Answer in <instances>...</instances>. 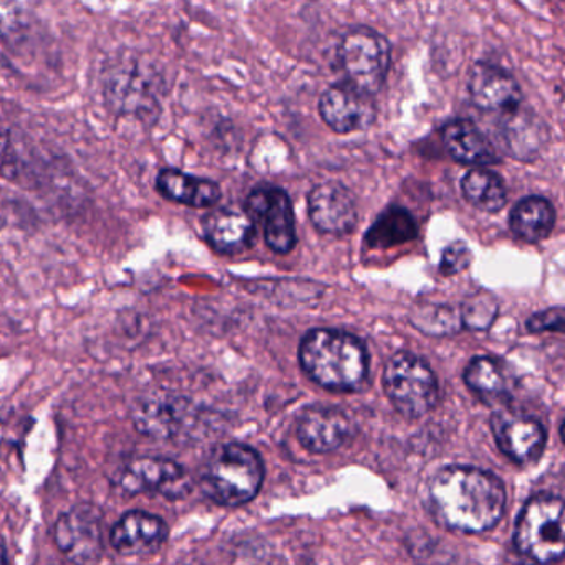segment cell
<instances>
[{
    "mask_svg": "<svg viewBox=\"0 0 565 565\" xmlns=\"http://www.w3.org/2000/svg\"><path fill=\"white\" fill-rule=\"evenodd\" d=\"M429 508L439 524L466 534L489 531L505 508L502 482L482 469L449 466L429 481Z\"/></svg>",
    "mask_w": 565,
    "mask_h": 565,
    "instance_id": "obj_1",
    "label": "cell"
},
{
    "mask_svg": "<svg viewBox=\"0 0 565 565\" xmlns=\"http://www.w3.org/2000/svg\"><path fill=\"white\" fill-rule=\"evenodd\" d=\"M303 372L332 392L359 390L369 375V353L356 337L340 330H310L299 349Z\"/></svg>",
    "mask_w": 565,
    "mask_h": 565,
    "instance_id": "obj_2",
    "label": "cell"
},
{
    "mask_svg": "<svg viewBox=\"0 0 565 565\" xmlns=\"http://www.w3.org/2000/svg\"><path fill=\"white\" fill-rule=\"evenodd\" d=\"M263 458L256 449L241 443L217 446L201 469L204 494L221 505L246 504L263 486Z\"/></svg>",
    "mask_w": 565,
    "mask_h": 565,
    "instance_id": "obj_3",
    "label": "cell"
},
{
    "mask_svg": "<svg viewBox=\"0 0 565 565\" xmlns=\"http://www.w3.org/2000/svg\"><path fill=\"white\" fill-rule=\"evenodd\" d=\"M337 65L343 84L375 97L388 77L392 47L373 29H350L337 45Z\"/></svg>",
    "mask_w": 565,
    "mask_h": 565,
    "instance_id": "obj_4",
    "label": "cell"
},
{
    "mask_svg": "<svg viewBox=\"0 0 565 565\" xmlns=\"http://www.w3.org/2000/svg\"><path fill=\"white\" fill-rule=\"evenodd\" d=\"M564 502L539 494L525 502L515 524L514 544L525 557L551 564L564 557Z\"/></svg>",
    "mask_w": 565,
    "mask_h": 565,
    "instance_id": "obj_5",
    "label": "cell"
},
{
    "mask_svg": "<svg viewBox=\"0 0 565 565\" xmlns=\"http://www.w3.org/2000/svg\"><path fill=\"white\" fill-rule=\"evenodd\" d=\"M383 386L396 412L406 418H422L438 399V382L428 363L409 352L396 353L383 373Z\"/></svg>",
    "mask_w": 565,
    "mask_h": 565,
    "instance_id": "obj_6",
    "label": "cell"
},
{
    "mask_svg": "<svg viewBox=\"0 0 565 565\" xmlns=\"http://www.w3.org/2000/svg\"><path fill=\"white\" fill-rule=\"evenodd\" d=\"M117 486L125 494H160L183 499L193 491V481L180 462L168 458H137L118 471Z\"/></svg>",
    "mask_w": 565,
    "mask_h": 565,
    "instance_id": "obj_7",
    "label": "cell"
},
{
    "mask_svg": "<svg viewBox=\"0 0 565 565\" xmlns=\"http://www.w3.org/2000/svg\"><path fill=\"white\" fill-rule=\"evenodd\" d=\"M55 545L68 561L95 564L104 555L102 515L90 504H78L61 515L54 525Z\"/></svg>",
    "mask_w": 565,
    "mask_h": 565,
    "instance_id": "obj_8",
    "label": "cell"
},
{
    "mask_svg": "<svg viewBox=\"0 0 565 565\" xmlns=\"http://www.w3.org/2000/svg\"><path fill=\"white\" fill-rule=\"evenodd\" d=\"M246 213L254 223L263 224L267 246L274 253L287 254L296 246V220L289 194L280 188H256L247 196Z\"/></svg>",
    "mask_w": 565,
    "mask_h": 565,
    "instance_id": "obj_9",
    "label": "cell"
},
{
    "mask_svg": "<svg viewBox=\"0 0 565 565\" xmlns=\"http://www.w3.org/2000/svg\"><path fill=\"white\" fill-rule=\"evenodd\" d=\"M105 95L118 114L147 117L151 111L158 114L160 110L153 78L137 61L120 62L111 68L105 82Z\"/></svg>",
    "mask_w": 565,
    "mask_h": 565,
    "instance_id": "obj_10",
    "label": "cell"
},
{
    "mask_svg": "<svg viewBox=\"0 0 565 565\" xmlns=\"http://www.w3.org/2000/svg\"><path fill=\"white\" fill-rule=\"evenodd\" d=\"M468 92L472 105L491 117H501L524 105V97L515 78L504 68L489 62L472 65L468 77Z\"/></svg>",
    "mask_w": 565,
    "mask_h": 565,
    "instance_id": "obj_11",
    "label": "cell"
},
{
    "mask_svg": "<svg viewBox=\"0 0 565 565\" xmlns=\"http://www.w3.org/2000/svg\"><path fill=\"white\" fill-rule=\"evenodd\" d=\"M492 145L519 161L535 160L547 143V130L534 111L525 108L494 117Z\"/></svg>",
    "mask_w": 565,
    "mask_h": 565,
    "instance_id": "obj_12",
    "label": "cell"
},
{
    "mask_svg": "<svg viewBox=\"0 0 565 565\" xmlns=\"http://www.w3.org/2000/svg\"><path fill=\"white\" fill-rule=\"evenodd\" d=\"M492 435L499 449L512 461L531 462L544 451L545 429L539 419L504 408L491 419Z\"/></svg>",
    "mask_w": 565,
    "mask_h": 565,
    "instance_id": "obj_13",
    "label": "cell"
},
{
    "mask_svg": "<svg viewBox=\"0 0 565 565\" xmlns=\"http://www.w3.org/2000/svg\"><path fill=\"white\" fill-rule=\"evenodd\" d=\"M319 114L330 130L349 135L366 130L375 121L376 107L373 97L340 82L323 92L319 100Z\"/></svg>",
    "mask_w": 565,
    "mask_h": 565,
    "instance_id": "obj_14",
    "label": "cell"
},
{
    "mask_svg": "<svg viewBox=\"0 0 565 565\" xmlns=\"http://www.w3.org/2000/svg\"><path fill=\"white\" fill-rule=\"evenodd\" d=\"M352 433L349 415L337 406H309L297 419V438L303 448L317 455L335 451L349 441Z\"/></svg>",
    "mask_w": 565,
    "mask_h": 565,
    "instance_id": "obj_15",
    "label": "cell"
},
{
    "mask_svg": "<svg viewBox=\"0 0 565 565\" xmlns=\"http://www.w3.org/2000/svg\"><path fill=\"white\" fill-rule=\"evenodd\" d=\"M168 525L163 519L147 511L121 515L110 531V544L125 557H148L167 544Z\"/></svg>",
    "mask_w": 565,
    "mask_h": 565,
    "instance_id": "obj_16",
    "label": "cell"
},
{
    "mask_svg": "<svg viewBox=\"0 0 565 565\" xmlns=\"http://www.w3.org/2000/svg\"><path fill=\"white\" fill-rule=\"evenodd\" d=\"M309 216L320 233L349 234L356 224V206L352 193L343 184H319L309 194Z\"/></svg>",
    "mask_w": 565,
    "mask_h": 565,
    "instance_id": "obj_17",
    "label": "cell"
},
{
    "mask_svg": "<svg viewBox=\"0 0 565 565\" xmlns=\"http://www.w3.org/2000/svg\"><path fill=\"white\" fill-rule=\"evenodd\" d=\"M190 419H193L191 406L180 396H147L135 406V426L151 438H174L188 428Z\"/></svg>",
    "mask_w": 565,
    "mask_h": 565,
    "instance_id": "obj_18",
    "label": "cell"
},
{
    "mask_svg": "<svg viewBox=\"0 0 565 565\" xmlns=\"http://www.w3.org/2000/svg\"><path fill=\"white\" fill-rule=\"evenodd\" d=\"M204 236L221 254H239L256 239V223L246 211L223 207L211 211L203 220Z\"/></svg>",
    "mask_w": 565,
    "mask_h": 565,
    "instance_id": "obj_19",
    "label": "cell"
},
{
    "mask_svg": "<svg viewBox=\"0 0 565 565\" xmlns=\"http://www.w3.org/2000/svg\"><path fill=\"white\" fill-rule=\"evenodd\" d=\"M443 145L456 163L484 168L499 163V153L492 141L471 120L449 121L441 131Z\"/></svg>",
    "mask_w": 565,
    "mask_h": 565,
    "instance_id": "obj_20",
    "label": "cell"
},
{
    "mask_svg": "<svg viewBox=\"0 0 565 565\" xmlns=\"http://www.w3.org/2000/svg\"><path fill=\"white\" fill-rule=\"evenodd\" d=\"M161 196L190 207H213L220 203L221 188L214 181L180 170H163L157 178Z\"/></svg>",
    "mask_w": 565,
    "mask_h": 565,
    "instance_id": "obj_21",
    "label": "cell"
},
{
    "mask_svg": "<svg viewBox=\"0 0 565 565\" xmlns=\"http://www.w3.org/2000/svg\"><path fill=\"white\" fill-rule=\"evenodd\" d=\"M555 210L551 201L541 196H529L519 201L509 216V226L519 239L541 243L554 230Z\"/></svg>",
    "mask_w": 565,
    "mask_h": 565,
    "instance_id": "obj_22",
    "label": "cell"
},
{
    "mask_svg": "<svg viewBox=\"0 0 565 565\" xmlns=\"http://www.w3.org/2000/svg\"><path fill=\"white\" fill-rule=\"evenodd\" d=\"M461 190L468 203L484 213H498L508 203L504 181L484 168L468 171L461 180Z\"/></svg>",
    "mask_w": 565,
    "mask_h": 565,
    "instance_id": "obj_23",
    "label": "cell"
},
{
    "mask_svg": "<svg viewBox=\"0 0 565 565\" xmlns=\"http://www.w3.org/2000/svg\"><path fill=\"white\" fill-rule=\"evenodd\" d=\"M416 236H418V226L412 214L403 207L392 206L383 211L375 224L370 227L365 243L375 249H388V247L409 243Z\"/></svg>",
    "mask_w": 565,
    "mask_h": 565,
    "instance_id": "obj_24",
    "label": "cell"
},
{
    "mask_svg": "<svg viewBox=\"0 0 565 565\" xmlns=\"http://www.w3.org/2000/svg\"><path fill=\"white\" fill-rule=\"evenodd\" d=\"M465 382L472 393L488 403H501L509 396L508 379L494 359L476 356L465 370Z\"/></svg>",
    "mask_w": 565,
    "mask_h": 565,
    "instance_id": "obj_25",
    "label": "cell"
},
{
    "mask_svg": "<svg viewBox=\"0 0 565 565\" xmlns=\"http://www.w3.org/2000/svg\"><path fill=\"white\" fill-rule=\"evenodd\" d=\"M498 313V302L488 292H479L466 300L461 319L468 329L484 330L491 326Z\"/></svg>",
    "mask_w": 565,
    "mask_h": 565,
    "instance_id": "obj_26",
    "label": "cell"
},
{
    "mask_svg": "<svg viewBox=\"0 0 565 565\" xmlns=\"http://www.w3.org/2000/svg\"><path fill=\"white\" fill-rule=\"evenodd\" d=\"M471 260L472 254L471 250L468 249V246H466L465 243H455L446 247L445 253H443L439 269H441L445 276H455V274L468 269Z\"/></svg>",
    "mask_w": 565,
    "mask_h": 565,
    "instance_id": "obj_27",
    "label": "cell"
},
{
    "mask_svg": "<svg viewBox=\"0 0 565 565\" xmlns=\"http://www.w3.org/2000/svg\"><path fill=\"white\" fill-rule=\"evenodd\" d=\"M562 327H564V312L558 307L535 313L527 320V329L531 332H547V330L561 332Z\"/></svg>",
    "mask_w": 565,
    "mask_h": 565,
    "instance_id": "obj_28",
    "label": "cell"
},
{
    "mask_svg": "<svg viewBox=\"0 0 565 565\" xmlns=\"http://www.w3.org/2000/svg\"><path fill=\"white\" fill-rule=\"evenodd\" d=\"M8 562V548H6L4 541L0 539V564Z\"/></svg>",
    "mask_w": 565,
    "mask_h": 565,
    "instance_id": "obj_29",
    "label": "cell"
}]
</instances>
